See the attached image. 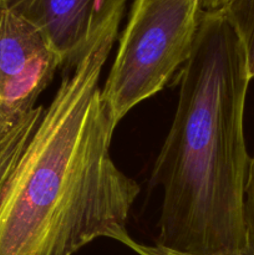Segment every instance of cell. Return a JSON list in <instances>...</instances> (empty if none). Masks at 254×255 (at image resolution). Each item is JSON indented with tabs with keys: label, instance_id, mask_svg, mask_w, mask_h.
Returning a JSON list of instances; mask_svg holds the SVG:
<instances>
[{
	"label": "cell",
	"instance_id": "6",
	"mask_svg": "<svg viewBox=\"0 0 254 255\" xmlns=\"http://www.w3.org/2000/svg\"><path fill=\"white\" fill-rule=\"evenodd\" d=\"M221 10L243 45L249 77L254 79V0H231Z\"/></svg>",
	"mask_w": 254,
	"mask_h": 255
},
{
	"label": "cell",
	"instance_id": "5",
	"mask_svg": "<svg viewBox=\"0 0 254 255\" xmlns=\"http://www.w3.org/2000/svg\"><path fill=\"white\" fill-rule=\"evenodd\" d=\"M34 25L50 46L71 66L95 32L125 11L127 0H4Z\"/></svg>",
	"mask_w": 254,
	"mask_h": 255
},
{
	"label": "cell",
	"instance_id": "7",
	"mask_svg": "<svg viewBox=\"0 0 254 255\" xmlns=\"http://www.w3.org/2000/svg\"><path fill=\"white\" fill-rule=\"evenodd\" d=\"M243 222L246 232V249L244 255H254V159L249 164L244 188Z\"/></svg>",
	"mask_w": 254,
	"mask_h": 255
},
{
	"label": "cell",
	"instance_id": "3",
	"mask_svg": "<svg viewBox=\"0 0 254 255\" xmlns=\"http://www.w3.org/2000/svg\"><path fill=\"white\" fill-rule=\"evenodd\" d=\"M199 0H133L101 97L119 124L136 105L164 89L189 59Z\"/></svg>",
	"mask_w": 254,
	"mask_h": 255
},
{
	"label": "cell",
	"instance_id": "8",
	"mask_svg": "<svg viewBox=\"0 0 254 255\" xmlns=\"http://www.w3.org/2000/svg\"><path fill=\"white\" fill-rule=\"evenodd\" d=\"M136 253L139 255H186V254L176 253V252L167 251V249L161 248V247L158 246L151 247V246H142V244H139Z\"/></svg>",
	"mask_w": 254,
	"mask_h": 255
},
{
	"label": "cell",
	"instance_id": "1",
	"mask_svg": "<svg viewBox=\"0 0 254 255\" xmlns=\"http://www.w3.org/2000/svg\"><path fill=\"white\" fill-rule=\"evenodd\" d=\"M124 12L95 32L45 109L0 196V255H74L99 238L136 252L127 231L141 192L110 153L117 122L100 76Z\"/></svg>",
	"mask_w": 254,
	"mask_h": 255
},
{
	"label": "cell",
	"instance_id": "4",
	"mask_svg": "<svg viewBox=\"0 0 254 255\" xmlns=\"http://www.w3.org/2000/svg\"><path fill=\"white\" fill-rule=\"evenodd\" d=\"M62 65L41 32L0 0V196L44 116L37 100Z\"/></svg>",
	"mask_w": 254,
	"mask_h": 255
},
{
	"label": "cell",
	"instance_id": "2",
	"mask_svg": "<svg viewBox=\"0 0 254 255\" xmlns=\"http://www.w3.org/2000/svg\"><path fill=\"white\" fill-rule=\"evenodd\" d=\"M249 81L231 22L222 10H202L192 54L178 72L176 115L151 177L163 189L156 246L186 255H243Z\"/></svg>",
	"mask_w": 254,
	"mask_h": 255
},
{
	"label": "cell",
	"instance_id": "9",
	"mask_svg": "<svg viewBox=\"0 0 254 255\" xmlns=\"http://www.w3.org/2000/svg\"><path fill=\"white\" fill-rule=\"evenodd\" d=\"M201 1V9L206 11H214V10H221L226 6L231 0H199Z\"/></svg>",
	"mask_w": 254,
	"mask_h": 255
}]
</instances>
